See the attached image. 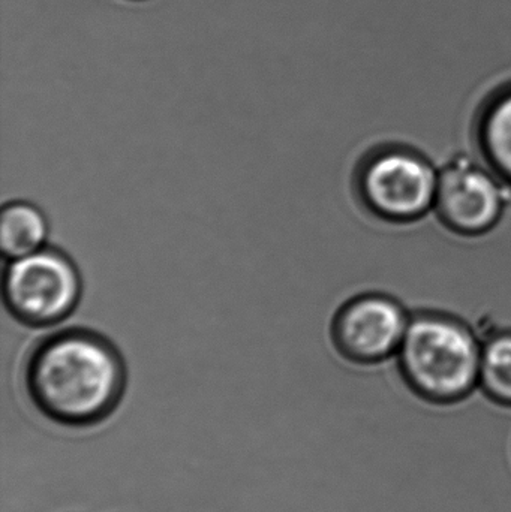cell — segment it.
<instances>
[{
  "label": "cell",
  "mask_w": 511,
  "mask_h": 512,
  "mask_svg": "<svg viewBox=\"0 0 511 512\" xmlns=\"http://www.w3.org/2000/svg\"><path fill=\"white\" fill-rule=\"evenodd\" d=\"M125 364L105 337L66 330L45 339L26 367L33 405L53 423L89 427L104 421L125 390Z\"/></svg>",
  "instance_id": "obj_1"
},
{
  "label": "cell",
  "mask_w": 511,
  "mask_h": 512,
  "mask_svg": "<svg viewBox=\"0 0 511 512\" xmlns=\"http://www.w3.org/2000/svg\"><path fill=\"white\" fill-rule=\"evenodd\" d=\"M482 348V340L461 319L420 313L411 318L396 354L399 373L428 402H461L479 387Z\"/></svg>",
  "instance_id": "obj_2"
},
{
  "label": "cell",
  "mask_w": 511,
  "mask_h": 512,
  "mask_svg": "<svg viewBox=\"0 0 511 512\" xmlns=\"http://www.w3.org/2000/svg\"><path fill=\"white\" fill-rule=\"evenodd\" d=\"M438 171L407 147L375 150L360 165L357 191L363 206L390 224H411L434 210Z\"/></svg>",
  "instance_id": "obj_3"
},
{
  "label": "cell",
  "mask_w": 511,
  "mask_h": 512,
  "mask_svg": "<svg viewBox=\"0 0 511 512\" xmlns=\"http://www.w3.org/2000/svg\"><path fill=\"white\" fill-rule=\"evenodd\" d=\"M80 295L77 267L57 249L42 248L12 259L3 276L6 307L30 327L59 324L74 312Z\"/></svg>",
  "instance_id": "obj_4"
},
{
  "label": "cell",
  "mask_w": 511,
  "mask_h": 512,
  "mask_svg": "<svg viewBox=\"0 0 511 512\" xmlns=\"http://www.w3.org/2000/svg\"><path fill=\"white\" fill-rule=\"evenodd\" d=\"M504 186L488 167L465 156L452 159L438 171L434 213L456 236H485L503 219Z\"/></svg>",
  "instance_id": "obj_5"
},
{
  "label": "cell",
  "mask_w": 511,
  "mask_h": 512,
  "mask_svg": "<svg viewBox=\"0 0 511 512\" xmlns=\"http://www.w3.org/2000/svg\"><path fill=\"white\" fill-rule=\"evenodd\" d=\"M411 316L390 295H357L336 313L332 339L342 357L357 364H378L396 357Z\"/></svg>",
  "instance_id": "obj_6"
},
{
  "label": "cell",
  "mask_w": 511,
  "mask_h": 512,
  "mask_svg": "<svg viewBox=\"0 0 511 512\" xmlns=\"http://www.w3.org/2000/svg\"><path fill=\"white\" fill-rule=\"evenodd\" d=\"M476 132L486 167L511 188V84L495 92L477 110Z\"/></svg>",
  "instance_id": "obj_7"
},
{
  "label": "cell",
  "mask_w": 511,
  "mask_h": 512,
  "mask_svg": "<svg viewBox=\"0 0 511 512\" xmlns=\"http://www.w3.org/2000/svg\"><path fill=\"white\" fill-rule=\"evenodd\" d=\"M48 224L44 213L30 203L14 201L0 215V249L11 259L23 258L44 248Z\"/></svg>",
  "instance_id": "obj_8"
},
{
  "label": "cell",
  "mask_w": 511,
  "mask_h": 512,
  "mask_svg": "<svg viewBox=\"0 0 511 512\" xmlns=\"http://www.w3.org/2000/svg\"><path fill=\"white\" fill-rule=\"evenodd\" d=\"M479 388L488 399L511 406V330L483 340Z\"/></svg>",
  "instance_id": "obj_9"
}]
</instances>
